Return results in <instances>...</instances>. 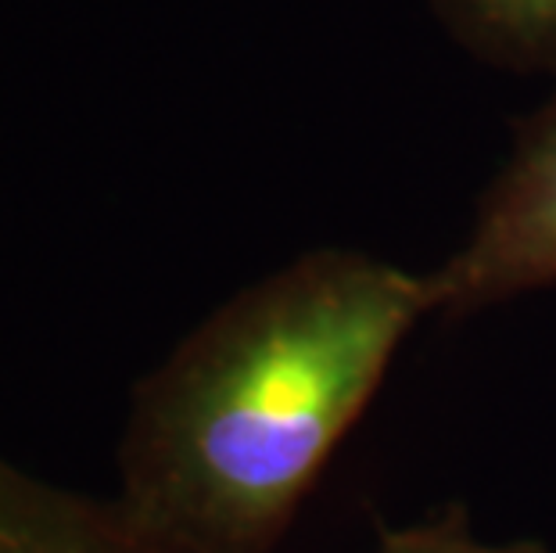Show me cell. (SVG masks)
<instances>
[{
    "mask_svg": "<svg viewBox=\"0 0 556 553\" xmlns=\"http://www.w3.org/2000/svg\"><path fill=\"white\" fill-rule=\"evenodd\" d=\"M542 288H556V90L517 123L467 238L428 274L431 316L445 321Z\"/></svg>",
    "mask_w": 556,
    "mask_h": 553,
    "instance_id": "obj_2",
    "label": "cell"
},
{
    "mask_svg": "<svg viewBox=\"0 0 556 553\" xmlns=\"http://www.w3.org/2000/svg\"><path fill=\"white\" fill-rule=\"evenodd\" d=\"M377 553H549L546 546L517 539V543H495L470 532L464 521H424L392 528L381 536Z\"/></svg>",
    "mask_w": 556,
    "mask_h": 553,
    "instance_id": "obj_5",
    "label": "cell"
},
{
    "mask_svg": "<svg viewBox=\"0 0 556 553\" xmlns=\"http://www.w3.org/2000/svg\"><path fill=\"white\" fill-rule=\"evenodd\" d=\"M424 316L428 274L356 249L241 288L137 385L115 503L187 553H274Z\"/></svg>",
    "mask_w": 556,
    "mask_h": 553,
    "instance_id": "obj_1",
    "label": "cell"
},
{
    "mask_svg": "<svg viewBox=\"0 0 556 553\" xmlns=\"http://www.w3.org/2000/svg\"><path fill=\"white\" fill-rule=\"evenodd\" d=\"M431 8L481 62L556 76V0H431Z\"/></svg>",
    "mask_w": 556,
    "mask_h": 553,
    "instance_id": "obj_4",
    "label": "cell"
},
{
    "mask_svg": "<svg viewBox=\"0 0 556 553\" xmlns=\"http://www.w3.org/2000/svg\"><path fill=\"white\" fill-rule=\"evenodd\" d=\"M0 553H187L140 528L115 497L93 500L0 456Z\"/></svg>",
    "mask_w": 556,
    "mask_h": 553,
    "instance_id": "obj_3",
    "label": "cell"
}]
</instances>
